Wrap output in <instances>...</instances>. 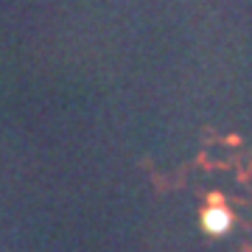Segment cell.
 I'll return each mask as SVG.
<instances>
[{
  "label": "cell",
  "instance_id": "1",
  "mask_svg": "<svg viewBox=\"0 0 252 252\" xmlns=\"http://www.w3.org/2000/svg\"><path fill=\"white\" fill-rule=\"evenodd\" d=\"M202 227H205L210 235H224L230 227H233V216H230V210H224L221 205H213L205 210V216H202Z\"/></svg>",
  "mask_w": 252,
  "mask_h": 252
}]
</instances>
